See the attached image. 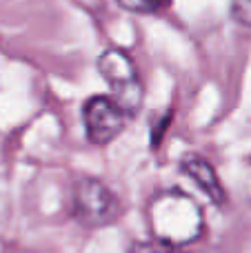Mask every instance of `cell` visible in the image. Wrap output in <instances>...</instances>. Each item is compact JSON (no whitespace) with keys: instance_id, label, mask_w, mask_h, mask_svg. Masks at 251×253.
<instances>
[{"instance_id":"cell-1","label":"cell","mask_w":251,"mask_h":253,"mask_svg":"<svg viewBox=\"0 0 251 253\" xmlns=\"http://www.w3.org/2000/svg\"><path fill=\"white\" fill-rule=\"evenodd\" d=\"M96 69L129 118L140 114L145 102V84L131 53L123 47H109L96 58Z\"/></svg>"},{"instance_id":"cell-6","label":"cell","mask_w":251,"mask_h":253,"mask_svg":"<svg viewBox=\"0 0 251 253\" xmlns=\"http://www.w3.org/2000/svg\"><path fill=\"white\" fill-rule=\"evenodd\" d=\"M229 18L240 27L251 29V0H231Z\"/></svg>"},{"instance_id":"cell-4","label":"cell","mask_w":251,"mask_h":253,"mask_svg":"<svg viewBox=\"0 0 251 253\" xmlns=\"http://www.w3.org/2000/svg\"><path fill=\"white\" fill-rule=\"evenodd\" d=\"M180 171L213 202V205L222 207L227 202V191H225V187H222V180L218 178L211 162L205 160L203 156H196V153L185 156L180 160Z\"/></svg>"},{"instance_id":"cell-2","label":"cell","mask_w":251,"mask_h":253,"mask_svg":"<svg viewBox=\"0 0 251 253\" xmlns=\"http://www.w3.org/2000/svg\"><path fill=\"white\" fill-rule=\"evenodd\" d=\"M123 213L120 198L102 180L84 175L71 187V215L83 227L100 229L114 224Z\"/></svg>"},{"instance_id":"cell-5","label":"cell","mask_w":251,"mask_h":253,"mask_svg":"<svg viewBox=\"0 0 251 253\" xmlns=\"http://www.w3.org/2000/svg\"><path fill=\"white\" fill-rule=\"evenodd\" d=\"M123 11L133 16H158L165 9H169L171 0H114Z\"/></svg>"},{"instance_id":"cell-7","label":"cell","mask_w":251,"mask_h":253,"mask_svg":"<svg viewBox=\"0 0 251 253\" xmlns=\"http://www.w3.org/2000/svg\"><path fill=\"white\" fill-rule=\"evenodd\" d=\"M129 253H182V251H180V247L154 238V240H149V242H136Z\"/></svg>"},{"instance_id":"cell-3","label":"cell","mask_w":251,"mask_h":253,"mask_svg":"<svg viewBox=\"0 0 251 253\" xmlns=\"http://www.w3.org/2000/svg\"><path fill=\"white\" fill-rule=\"evenodd\" d=\"M80 118L89 142L96 147H105L125 131L129 116L111 93H96L83 102Z\"/></svg>"}]
</instances>
